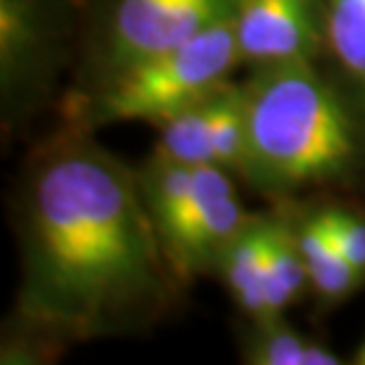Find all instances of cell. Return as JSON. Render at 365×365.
<instances>
[{
  "label": "cell",
  "instance_id": "cell-1",
  "mask_svg": "<svg viewBox=\"0 0 365 365\" xmlns=\"http://www.w3.org/2000/svg\"><path fill=\"white\" fill-rule=\"evenodd\" d=\"M14 327L50 344L140 334L178 304L138 169L67 121L29 155L12 200Z\"/></svg>",
  "mask_w": 365,
  "mask_h": 365
},
{
  "label": "cell",
  "instance_id": "cell-2",
  "mask_svg": "<svg viewBox=\"0 0 365 365\" xmlns=\"http://www.w3.org/2000/svg\"><path fill=\"white\" fill-rule=\"evenodd\" d=\"M247 157L242 180L266 197L365 180V95L318 60L257 67L242 83Z\"/></svg>",
  "mask_w": 365,
  "mask_h": 365
},
{
  "label": "cell",
  "instance_id": "cell-3",
  "mask_svg": "<svg viewBox=\"0 0 365 365\" xmlns=\"http://www.w3.org/2000/svg\"><path fill=\"white\" fill-rule=\"evenodd\" d=\"M237 64L242 60L230 17L169 53L76 91L67 100V121L88 130L121 121L157 126L228 83Z\"/></svg>",
  "mask_w": 365,
  "mask_h": 365
},
{
  "label": "cell",
  "instance_id": "cell-4",
  "mask_svg": "<svg viewBox=\"0 0 365 365\" xmlns=\"http://www.w3.org/2000/svg\"><path fill=\"white\" fill-rule=\"evenodd\" d=\"M237 0H95L86 7L81 88L169 53L235 17Z\"/></svg>",
  "mask_w": 365,
  "mask_h": 365
},
{
  "label": "cell",
  "instance_id": "cell-5",
  "mask_svg": "<svg viewBox=\"0 0 365 365\" xmlns=\"http://www.w3.org/2000/svg\"><path fill=\"white\" fill-rule=\"evenodd\" d=\"M81 0H0V112L17 130L46 105L83 38Z\"/></svg>",
  "mask_w": 365,
  "mask_h": 365
},
{
  "label": "cell",
  "instance_id": "cell-6",
  "mask_svg": "<svg viewBox=\"0 0 365 365\" xmlns=\"http://www.w3.org/2000/svg\"><path fill=\"white\" fill-rule=\"evenodd\" d=\"M232 21L240 60L252 69L330 53L325 0H237Z\"/></svg>",
  "mask_w": 365,
  "mask_h": 365
},
{
  "label": "cell",
  "instance_id": "cell-7",
  "mask_svg": "<svg viewBox=\"0 0 365 365\" xmlns=\"http://www.w3.org/2000/svg\"><path fill=\"white\" fill-rule=\"evenodd\" d=\"M271 214H254L242 232L228 245L218 259L216 273L228 294L250 320L268 318L266 299V261Z\"/></svg>",
  "mask_w": 365,
  "mask_h": 365
},
{
  "label": "cell",
  "instance_id": "cell-8",
  "mask_svg": "<svg viewBox=\"0 0 365 365\" xmlns=\"http://www.w3.org/2000/svg\"><path fill=\"white\" fill-rule=\"evenodd\" d=\"M299 245L309 271V284L325 306H337L356 294L365 277L344 257L323 209L297 218Z\"/></svg>",
  "mask_w": 365,
  "mask_h": 365
},
{
  "label": "cell",
  "instance_id": "cell-9",
  "mask_svg": "<svg viewBox=\"0 0 365 365\" xmlns=\"http://www.w3.org/2000/svg\"><path fill=\"white\" fill-rule=\"evenodd\" d=\"M309 284L302 245L297 232V216L273 211L268 225V261H266V299L268 318L284 316L292 304L302 299Z\"/></svg>",
  "mask_w": 365,
  "mask_h": 365
},
{
  "label": "cell",
  "instance_id": "cell-10",
  "mask_svg": "<svg viewBox=\"0 0 365 365\" xmlns=\"http://www.w3.org/2000/svg\"><path fill=\"white\" fill-rule=\"evenodd\" d=\"M250 330L242 337L245 363L252 365H337V354L320 341L306 337L302 330L289 325L284 316L250 320Z\"/></svg>",
  "mask_w": 365,
  "mask_h": 365
},
{
  "label": "cell",
  "instance_id": "cell-11",
  "mask_svg": "<svg viewBox=\"0 0 365 365\" xmlns=\"http://www.w3.org/2000/svg\"><path fill=\"white\" fill-rule=\"evenodd\" d=\"M197 166L176 162L164 155H152L138 169V185L150 218L155 223L157 235L176 221V216L185 207L190 190H192Z\"/></svg>",
  "mask_w": 365,
  "mask_h": 365
},
{
  "label": "cell",
  "instance_id": "cell-12",
  "mask_svg": "<svg viewBox=\"0 0 365 365\" xmlns=\"http://www.w3.org/2000/svg\"><path fill=\"white\" fill-rule=\"evenodd\" d=\"M247 157V112L242 83H223L211 95V162L242 176Z\"/></svg>",
  "mask_w": 365,
  "mask_h": 365
},
{
  "label": "cell",
  "instance_id": "cell-13",
  "mask_svg": "<svg viewBox=\"0 0 365 365\" xmlns=\"http://www.w3.org/2000/svg\"><path fill=\"white\" fill-rule=\"evenodd\" d=\"M327 50L365 95V0H325Z\"/></svg>",
  "mask_w": 365,
  "mask_h": 365
},
{
  "label": "cell",
  "instance_id": "cell-14",
  "mask_svg": "<svg viewBox=\"0 0 365 365\" xmlns=\"http://www.w3.org/2000/svg\"><path fill=\"white\" fill-rule=\"evenodd\" d=\"M211 95L157 123V155L190 166L214 164L211 162Z\"/></svg>",
  "mask_w": 365,
  "mask_h": 365
},
{
  "label": "cell",
  "instance_id": "cell-15",
  "mask_svg": "<svg viewBox=\"0 0 365 365\" xmlns=\"http://www.w3.org/2000/svg\"><path fill=\"white\" fill-rule=\"evenodd\" d=\"M323 214L330 221L344 257L365 277V216L346 207H325Z\"/></svg>",
  "mask_w": 365,
  "mask_h": 365
},
{
  "label": "cell",
  "instance_id": "cell-16",
  "mask_svg": "<svg viewBox=\"0 0 365 365\" xmlns=\"http://www.w3.org/2000/svg\"><path fill=\"white\" fill-rule=\"evenodd\" d=\"M354 365H365V339H363V344L356 349V354H354V359H351Z\"/></svg>",
  "mask_w": 365,
  "mask_h": 365
}]
</instances>
